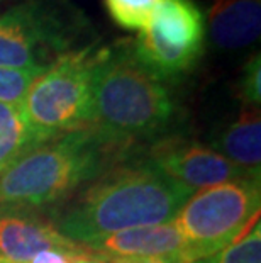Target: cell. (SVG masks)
Listing matches in <instances>:
<instances>
[{
    "instance_id": "1",
    "label": "cell",
    "mask_w": 261,
    "mask_h": 263,
    "mask_svg": "<svg viewBox=\"0 0 261 263\" xmlns=\"http://www.w3.org/2000/svg\"><path fill=\"white\" fill-rule=\"evenodd\" d=\"M193 192L146 163L122 165L93 178L58 217L56 229L90 246L124 229L173 221Z\"/></svg>"
},
{
    "instance_id": "2",
    "label": "cell",
    "mask_w": 261,
    "mask_h": 263,
    "mask_svg": "<svg viewBox=\"0 0 261 263\" xmlns=\"http://www.w3.org/2000/svg\"><path fill=\"white\" fill-rule=\"evenodd\" d=\"M176 112L166 82L146 70L131 44L104 46L93 78L92 112L87 129L112 153L158 136Z\"/></svg>"
},
{
    "instance_id": "3",
    "label": "cell",
    "mask_w": 261,
    "mask_h": 263,
    "mask_svg": "<svg viewBox=\"0 0 261 263\" xmlns=\"http://www.w3.org/2000/svg\"><path fill=\"white\" fill-rule=\"evenodd\" d=\"M110 153L88 129L43 143L0 175V205L34 209L63 200L101 175Z\"/></svg>"
},
{
    "instance_id": "4",
    "label": "cell",
    "mask_w": 261,
    "mask_h": 263,
    "mask_svg": "<svg viewBox=\"0 0 261 263\" xmlns=\"http://www.w3.org/2000/svg\"><path fill=\"white\" fill-rule=\"evenodd\" d=\"M102 49L93 44L71 49L37 75L21 104L37 146L87 129Z\"/></svg>"
},
{
    "instance_id": "5",
    "label": "cell",
    "mask_w": 261,
    "mask_h": 263,
    "mask_svg": "<svg viewBox=\"0 0 261 263\" xmlns=\"http://www.w3.org/2000/svg\"><path fill=\"white\" fill-rule=\"evenodd\" d=\"M259 182L239 178L195 190L173 219L188 263L237 241L259 219Z\"/></svg>"
},
{
    "instance_id": "6",
    "label": "cell",
    "mask_w": 261,
    "mask_h": 263,
    "mask_svg": "<svg viewBox=\"0 0 261 263\" xmlns=\"http://www.w3.org/2000/svg\"><path fill=\"white\" fill-rule=\"evenodd\" d=\"M78 10L65 0H26L0 15V68H48L71 51Z\"/></svg>"
},
{
    "instance_id": "7",
    "label": "cell",
    "mask_w": 261,
    "mask_h": 263,
    "mask_svg": "<svg viewBox=\"0 0 261 263\" xmlns=\"http://www.w3.org/2000/svg\"><path fill=\"white\" fill-rule=\"evenodd\" d=\"M205 19L193 0H163L131 43L137 61L163 82L188 73L202 58Z\"/></svg>"
},
{
    "instance_id": "8",
    "label": "cell",
    "mask_w": 261,
    "mask_h": 263,
    "mask_svg": "<svg viewBox=\"0 0 261 263\" xmlns=\"http://www.w3.org/2000/svg\"><path fill=\"white\" fill-rule=\"evenodd\" d=\"M148 161L170 180L192 192L246 178L219 151L183 138H166L154 143Z\"/></svg>"
},
{
    "instance_id": "9",
    "label": "cell",
    "mask_w": 261,
    "mask_h": 263,
    "mask_svg": "<svg viewBox=\"0 0 261 263\" xmlns=\"http://www.w3.org/2000/svg\"><path fill=\"white\" fill-rule=\"evenodd\" d=\"M82 246L31 207L0 205V261L29 263L41 251Z\"/></svg>"
},
{
    "instance_id": "10",
    "label": "cell",
    "mask_w": 261,
    "mask_h": 263,
    "mask_svg": "<svg viewBox=\"0 0 261 263\" xmlns=\"http://www.w3.org/2000/svg\"><path fill=\"white\" fill-rule=\"evenodd\" d=\"M104 256L124 258H178L187 260V245L173 221L163 224L139 226L114 233L88 246Z\"/></svg>"
},
{
    "instance_id": "11",
    "label": "cell",
    "mask_w": 261,
    "mask_h": 263,
    "mask_svg": "<svg viewBox=\"0 0 261 263\" xmlns=\"http://www.w3.org/2000/svg\"><path fill=\"white\" fill-rule=\"evenodd\" d=\"M207 26L215 48L224 51L246 48L259 39L261 0H214Z\"/></svg>"
},
{
    "instance_id": "12",
    "label": "cell",
    "mask_w": 261,
    "mask_h": 263,
    "mask_svg": "<svg viewBox=\"0 0 261 263\" xmlns=\"http://www.w3.org/2000/svg\"><path fill=\"white\" fill-rule=\"evenodd\" d=\"M219 153L249 180L259 182L261 173V117L259 107H243L239 116L219 134Z\"/></svg>"
},
{
    "instance_id": "13",
    "label": "cell",
    "mask_w": 261,
    "mask_h": 263,
    "mask_svg": "<svg viewBox=\"0 0 261 263\" xmlns=\"http://www.w3.org/2000/svg\"><path fill=\"white\" fill-rule=\"evenodd\" d=\"M37 146L21 104H0V175Z\"/></svg>"
},
{
    "instance_id": "14",
    "label": "cell",
    "mask_w": 261,
    "mask_h": 263,
    "mask_svg": "<svg viewBox=\"0 0 261 263\" xmlns=\"http://www.w3.org/2000/svg\"><path fill=\"white\" fill-rule=\"evenodd\" d=\"M105 12L126 31H143L163 0H102Z\"/></svg>"
},
{
    "instance_id": "15",
    "label": "cell",
    "mask_w": 261,
    "mask_h": 263,
    "mask_svg": "<svg viewBox=\"0 0 261 263\" xmlns=\"http://www.w3.org/2000/svg\"><path fill=\"white\" fill-rule=\"evenodd\" d=\"M192 263H261V224L256 221L243 236L214 255Z\"/></svg>"
},
{
    "instance_id": "16",
    "label": "cell",
    "mask_w": 261,
    "mask_h": 263,
    "mask_svg": "<svg viewBox=\"0 0 261 263\" xmlns=\"http://www.w3.org/2000/svg\"><path fill=\"white\" fill-rule=\"evenodd\" d=\"M41 68H0V104H22Z\"/></svg>"
},
{
    "instance_id": "17",
    "label": "cell",
    "mask_w": 261,
    "mask_h": 263,
    "mask_svg": "<svg viewBox=\"0 0 261 263\" xmlns=\"http://www.w3.org/2000/svg\"><path fill=\"white\" fill-rule=\"evenodd\" d=\"M237 97L243 107H259L261 102V60L259 53H254L244 63L241 77L236 83Z\"/></svg>"
},
{
    "instance_id": "18",
    "label": "cell",
    "mask_w": 261,
    "mask_h": 263,
    "mask_svg": "<svg viewBox=\"0 0 261 263\" xmlns=\"http://www.w3.org/2000/svg\"><path fill=\"white\" fill-rule=\"evenodd\" d=\"M75 263H109V258H107V256L101 255V253H97V251L90 250L88 253L82 255Z\"/></svg>"
},
{
    "instance_id": "19",
    "label": "cell",
    "mask_w": 261,
    "mask_h": 263,
    "mask_svg": "<svg viewBox=\"0 0 261 263\" xmlns=\"http://www.w3.org/2000/svg\"><path fill=\"white\" fill-rule=\"evenodd\" d=\"M143 263H185L178 258H163V256H159V258H143Z\"/></svg>"
},
{
    "instance_id": "20",
    "label": "cell",
    "mask_w": 261,
    "mask_h": 263,
    "mask_svg": "<svg viewBox=\"0 0 261 263\" xmlns=\"http://www.w3.org/2000/svg\"><path fill=\"white\" fill-rule=\"evenodd\" d=\"M109 263H143V258H124V256H114V258H109Z\"/></svg>"
}]
</instances>
